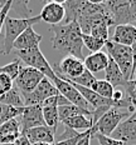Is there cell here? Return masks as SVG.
<instances>
[{
  "label": "cell",
  "mask_w": 136,
  "mask_h": 145,
  "mask_svg": "<svg viewBox=\"0 0 136 145\" xmlns=\"http://www.w3.org/2000/svg\"><path fill=\"white\" fill-rule=\"evenodd\" d=\"M52 33V45L54 49L66 53L69 56L83 61V40L81 28L76 22L69 24H59L50 25Z\"/></svg>",
  "instance_id": "6da1fadb"
},
{
  "label": "cell",
  "mask_w": 136,
  "mask_h": 145,
  "mask_svg": "<svg viewBox=\"0 0 136 145\" xmlns=\"http://www.w3.org/2000/svg\"><path fill=\"white\" fill-rule=\"evenodd\" d=\"M40 22L39 15L30 18H11L7 16L4 22V45L0 50V55H8L13 50V44L24 30Z\"/></svg>",
  "instance_id": "7a4b0ae2"
},
{
  "label": "cell",
  "mask_w": 136,
  "mask_h": 145,
  "mask_svg": "<svg viewBox=\"0 0 136 145\" xmlns=\"http://www.w3.org/2000/svg\"><path fill=\"white\" fill-rule=\"evenodd\" d=\"M110 14L112 26L136 23V0H113L105 1Z\"/></svg>",
  "instance_id": "3957f363"
},
{
  "label": "cell",
  "mask_w": 136,
  "mask_h": 145,
  "mask_svg": "<svg viewBox=\"0 0 136 145\" xmlns=\"http://www.w3.org/2000/svg\"><path fill=\"white\" fill-rule=\"evenodd\" d=\"M130 115H131V114H130L129 111H123V109L110 108L97 121L93 124L92 129H91L93 137H95V134L111 137V134H112L115 129L119 126V124L121 121H123L125 119H127Z\"/></svg>",
  "instance_id": "277c9868"
},
{
  "label": "cell",
  "mask_w": 136,
  "mask_h": 145,
  "mask_svg": "<svg viewBox=\"0 0 136 145\" xmlns=\"http://www.w3.org/2000/svg\"><path fill=\"white\" fill-rule=\"evenodd\" d=\"M15 54H17V56L19 58L20 61L24 63L27 66L40 71L52 83L56 80V74H54L53 68L48 63V60L45 59V56L43 55V53L40 51L39 48H34V49H30V50L15 51Z\"/></svg>",
  "instance_id": "5b68a950"
},
{
  "label": "cell",
  "mask_w": 136,
  "mask_h": 145,
  "mask_svg": "<svg viewBox=\"0 0 136 145\" xmlns=\"http://www.w3.org/2000/svg\"><path fill=\"white\" fill-rule=\"evenodd\" d=\"M105 48L107 49V55L116 63L119 69L122 72L126 80L131 79L132 71V51L130 46L116 44L111 40H107L105 44Z\"/></svg>",
  "instance_id": "8992f818"
},
{
  "label": "cell",
  "mask_w": 136,
  "mask_h": 145,
  "mask_svg": "<svg viewBox=\"0 0 136 145\" xmlns=\"http://www.w3.org/2000/svg\"><path fill=\"white\" fill-rule=\"evenodd\" d=\"M59 93L57 90V88L54 86V84L49 79L44 78L32 93L22 94V95L24 99V106H32V105H39L40 106L47 99L56 96Z\"/></svg>",
  "instance_id": "52a82bcc"
},
{
  "label": "cell",
  "mask_w": 136,
  "mask_h": 145,
  "mask_svg": "<svg viewBox=\"0 0 136 145\" xmlns=\"http://www.w3.org/2000/svg\"><path fill=\"white\" fill-rule=\"evenodd\" d=\"M44 75L40 71L35 70L29 66H23L18 74L17 79L14 80V86L19 90L22 94H28L32 93L38 84L44 79Z\"/></svg>",
  "instance_id": "ba28073f"
},
{
  "label": "cell",
  "mask_w": 136,
  "mask_h": 145,
  "mask_svg": "<svg viewBox=\"0 0 136 145\" xmlns=\"http://www.w3.org/2000/svg\"><path fill=\"white\" fill-rule=\"evenodd\" d=\"M54 74L58 78H64L68 80H73L76 78H78L80 75L83 74V71L86 70L83 61L73 58V56H64L60 60L59 64H56L52 66Z\"/></svg>",
  "instance_id": "9c48e42d"
},
{
  "label": "cell",
  "mask_w": 136,
  "mask_h": 145,
  "mask_svg": "<svg viewBox=\"0 0 136 145\" xmlns=\"http://www.w3.org/2000/svg\"><path fill=\"white\" fill-rule=\"evenodd\" d=\"M53 84H54V86L57 88V90H58L59 94L62 95L63 98L67 99L69 104L76 105V106L83 109V110L91 111V113L93 111L92 106H91L88 103L84 100V98L80 94V91L76 90L74 86H72L69 83H67V81H64L62 79H59L58 76H56V80L53 81Z\"/></svg>",
  "instance_id": "30bf717a"
},
{
  "label": "cell",
  "mask_w": 136,
  "mask_h": 145,
  "mask_svg": "<svg viewBox=\"0 0 136 145\" xmlns=\"http://www.w3.org/2000/svg\"><path fill=\"white\" fill-rule=\"evenodd\" d=\"M111 138L122 141L126 145L136 144V111L119 124L111 134Z\"/></svg>",
  "instance_id": "8fae6325"
},
{
  "label": "cell",
  "mask_w": 136,
  "mask_h": 145,
  "mask_svg": "<svg viewBox=\"0 0 136 145\" xmlns=\"http://www.w3.org/2000/svg\"><path fill=\"white\" fill-rule=\"evenodd\" d=\"M19 120H20V126H22V134L25 133L27 130H29V129L45 125L42 108L39 105L24 106L22 115L19 116Z\"/></svg>",
  "instance_id": "7c38bea8"
},
{
  "label": "cell",
  "mask_w": 136,
  "mask_h": 145,
  "mask_svg": "<svg viewBox=\"0 0 136 145\" xmlns=\"http://www.w3.org/2000/svg\"><path fill=\"white\" fill-rule=\"evenodd\" d=\"M66 10L63 1H48L43 7L39 18L40 22H44L49 25H59L64 20Z\"/></svg>",
  "instance_id": "4fadbf2b"
},
{
  "label": "cell",
  "mask_w": 136,
  "mask_h": 145,
  "mask_svg": "<svg viewBox=\"0 0 136 145\" xmlns=\"http://www.w3.org/2000/svg\"><path fill=\"white\" fill-rule=\"evenodd\" d=\"M42 39H43V36L38 34L33 29V26H30L27 30H24L22 34L17 38V40L13 44V49H15V51H22V50H30L34 49V48H39Z\"/></svg>",
  "instance_id": "5bb4252c"
},
{
  "label": "cell",
  "mask_w": 136,
  "mask_h": 145,
  "mask_svg": "<svg viewBox=\"0 0 136 145\" xmlns=\"http://www.w3.org/2000/svg\"><path fill=\"white\" fill-rule=\"evenodd\" d=\"M22 135L19 116L10 119L0 125V145L11 144Z\"/></svg>",
  "instance_id": "9a60e30c"
},
{
  "label": "cell",
  "mask_w": 136,
  "mask_h": 145,
  "mask_svg": "<svg viewBox=\"0 0 136 145\" xmlns=\"http://www.w3.org/2000/svg\"><path fill=\"white\" fill-rule=\"evenodd\" d=\"M108 40L120 45H125V46H131L136 41V28L131 24L115 26L111 39Z\"/></svg>",
  "instance_id": "2e32d148"
},
{
  "label": "cell",
  "mask_w": 136,
  "mask_h": 145,
  "mask_svg": "<svg viewBox=\"0 0 136 145\" xmlns=\"http://www.w3.org/2000/svg\"><path fill=\"white\" fill-rule=\"evenodd\" d=\"M56 130L54 129L48 128L47 125L38 126V128H33L23 133V135H25V138L29 140L30 144L34 143H47V144H54L56 143Z\"/></svg>",
  "instance_id": "e0dca14e"
},
{
  "label": "cell",
  "mask_w": 136,
  "mask_h": 145,
  "mask_svg": "<svg viewBox=\"0 0 136 145\" xmlns=\"http://www.w3.org/2000/svg\"><path fill=\"white\" fill-rule=\"evenodd\" d=\"M108 60L110 56L105 53V51H97V53H92L88 56H86L83 60V64L86 70H88L90 72H98L102 71L107 68L108 65Z\"/></svg>",
  "instance_id": "ac0fdd59"
},
{
  "label": "cell",
  "mask_w": 136,
  "mask_h": 145,
  "mask_svg": "<svg viewBox=\"0 0 136 145\" xmlns=\"http://www.w3.org/2000/svg\"><path fill=\"white\" fill-rule=\"evenodd\" d=\"M105 80L107 83H110L113 88H125L129 80L125 79V76L122 75V72L119 69V66L116 65V63L110 58L108 60V65L105 69Z\"/></svg>",
  "instance_id": "d6986e66"
},
{
  "label": "cell",
  "mask_w": 136,
  "mask_h": 145,
  "mask_svg": "<svg viewBox=\"0 0 136 145\" xmlns=\"http://www.w3.org/2000/svg\"><path fill=\"white\" fill-rule=\"evenodd\" d=\"M66 128H69V129H73V130L78 131V130H91L93 126V123L91 120L90 116H86V115H78V116H74V118H71V119H67L62 123Z\"/></svg>",
  "instance_id": "ffe728a7"
},
{
  "label": "cell",
  "mask_w": 136,
  "mask_h": 145,
  "mask_svg": "<svg viewBox=\"0 0 136 145\" xmlns=\"http://www.w3.org/2000/svg\"><path fill=\"white\" fill-rule=\"evenodd\" d=\"M92 113H91V111H87V110H83V109L76 106V105H72V104L63 105V106H58V118H59L60 123H63L64 120H67V119H71V118L78 116V115H86V116L91 118Z\"/></svg>",
  "instance_id": "44dd1931"
},
{
  "label": "cell",
  "mask_w": 136,
  "mask_h": 145,
  "mask_svg": "<svg viewBox=\"0 0 136 145\" xmlns=\"http://www.w3.org/2000/svg\"><path fill=\"white\" fill-rule=\"evenodd\" d=\"M0 103L14 108H24L23 95L15 86H13L8 93H5V94L0 96Z\"/></svg>",
  "instance_id": "7402d4cb"
},
{
  "label": "cell",
  "mask_w": 136,
  "mask_h": 145,
  "mask_svg": "<svg viewBox=\"0 0 136 145\" xmlns=\"http://www.w3.org/2000/svg\"><path fill=\"white\" fill-rule=\"evenodd\" d=\"M42 113H43L44 123L48 128L54 129L56 130L59 123L58 118V106L57 105H47V106L42 108Z\"/></svg>",
  "instance_id": "603a6c76"
},
{
  "label": "cell",
  "mask_w": 136,
  "mask_h": 145,
  "mask_svg": "<svg viewBox=\"0 0 136 145\" xmlns=\"http://www.w3.org/2000/svg\"><path fill=\"white\" fill-rule=\"evenodd\" d=\"M92 91H95L96 94L105 99H111L112 98V93L115 88L111 85L110 83H107L105 79H96V81L92 84V86L90 88Z\"/></svg>",
  "instance_id": "cb8c5ba5"
},
{
  "label": "cell",
  "mask_w": 136,
  "mask_h": 145,
  "mask_svg": "<svg viewBox=\"0 0 136 145\" xmlns=\"http://www.w3.org/2000/svg\"><path fill=\"white\" fill-rule=\"evenodd\" d=\"M23 109L24 108H14L0 103V125L10 119L20 116L23 113Z\"/></svg>",
  "instance_id": "d4e9b609"
},
{
  "label": "cell",
  "mask_w": 136,
  "mask_h": 145,
  "mask_svg": "<svg viewBox=\"0 0 136 145\" xmlns=\"http://www.w3.org/2000/svg\"><path fill=\"white\" fill-rule=\"evenodd\" d=\"M22 68H23L22 61H20L19 59H15V60H13V61L9 63V64H7V65L0 66V74L8 75V76L14 81L15 79H17L18 74H19V71H20V69Z\"/></svg>",
  "instance_id": "484cf974"
},
{
  "label": "cell",
  "mask_w": 136,
  "mask_h": 145,
  "mask_svg": "<svg viewBox=\"0 0 136 145\" xmlns=\"http://www.w3.org/2000/svg\"><path fill=\"white\" fill-rule=\"evenodd\" d=\"M82 40H83V46H86L91 51V54L101 51V49L106 44V41L100 40V39L95 38L92 35H88V34H82Z\"/></svg>",
  "instance_id": "4316f807"
},
{
  "label": "cell",
  "mask_w": 136,
  "mask_h": 145,
  "mask_svg": "<svg viewBox=\"0 0 136 145\" xmlns=\"http://www.w3.org/2000/svg\"><path fill=\"white\" fill-rule=\"evenodd\" d=\"M59 79H63V80H67V81H71L73 84H77L80 86H83V88H90L92 86V84L96 81V78L92 72H90L88 70H84L82 75H80L78 78H76L73 80H68V79H64V78H59Z\"/></svg>",
  "instance_id": "83f0119b"
},
{
  "label": "cell",
  "mask_w": 136,
  "mask_h": 145,
  "mask_svg": "<svg viewBox=\"0 0 136 145\" xmlns=\"http://www.w3.org/2000/svg\"><path fill=\"white\" fill-rule=\"evenodd\" d=\"M14 86V81L5 74H0V96L8 93Z\"/></svg>",
  "instance_id": "f1b7e54d"
},
{
  "label": "cell",
  "mask_w": 136,
  "mask_h": 145,
  "mask_svg": "<svg viewBox=\"0 0 136 145\" xmlns=\"http://www.w3.org/2000/svg\"><path fill=\"white\" fill-rule=\"evenodd\" d=\"M93 138H97L100 145H126L125 143H122L120 140L112 139L111 137H105V135H101V134H95Z\"/></svg>",
  "instance_id": "f546056e"
},
{
  "label": "cell",
  "mask_w": 136,
  "mask_h": 145,
  "mask_svg": "<svg viewBox=\"0 0 136 145\" xmlns=\"http://www.w3.org/2000/svg\"><path fill=\"white\" fill-rule=\"evenodd\" d=\"M11 5H13V1L9 0V1H5L4 5H3V9L0 11V33H1L3 28H4V22L7 19L8 14H9V10L11 9Z\"/></svg>",
  "instance_id": "4dcf8cb0"
},
{
  "label": "cell",
  "mask_w": 136,
  "mask_h": 145,
  "mask_svg": "<svg viewBox=\"0 0 136 145\" xmlns=\"http://www.w3.org/2000/svg\"><path fill=\"white\" fill-rule=\"evenodd\" d=\"M81 133L82 131H76V130H73V129H69V128H66L64 126V131L58 137V141H63V140H68V139L77 138Z\"/></svg>",
  "instance_id": "1f68e13d"
},
{
  "label": "cell",
  "mask_w": 136,
  "mask_h": 145,
  "mask_svg": "<svg viewBox=\"0 0 136 145\" xmlns=\"http://www.w3.org/2000/svg\"><path fill=\"white\" fill-rule=\"evenodd\" d=\"M88 131V130H86V131H82L80 135H78L77 138H73V139H68V140H63V141H57V143H54V145H76L78 143V140H80L81 138L83 137L86 133Z\"/></svg>",
  "instance_id": "d6a6232c"
},
{
  "label": "cell",
  "mask_w": 136,
  "mask_h": 145,
  "mask_svg": "<svg viewBox=\"0 0 136 145\" xmlns=\"http://www.w3.org/2000/svg\"><path fill=\"white\" fill-rule=\"evenodd\" d=\"M93 138V134H92V130H88L86 133V134L83 135L82 138L78 140V143L76 144V145H90L91 143V139Z\"/></svg>",
  "instance_id": "836d02e7"
},
{
  "label": "cell",
  "mask_w": 136,
  "mask_h": 145,
  "mask_svg": "<svg viewBox=\"0 0 136 145\" xmlns=\"http://www.w3.org/2000/svg\"><path fill=\"white\" fill-rule=\"evenodd\" d=\"M4 145H32L29 143V140L25 138V135H20L19 138L17 139V140L14 141V143H11V144H4Z\"/></svg>",
  "instance_id": "e575fe53"
},
{
  "label": "cell",
  "mask_w": 136,
  "mask_h": 145,
  "mask_svg": "<svg viewBox=\"0 0 136 145\" xmlns=\"http://www.w3.org/2000/svg\"><path fill=\"white\" fill-rule=\"evenodd\" d=\"M130 48H131V51H132V71H131V76H132V74H134V70H135V68H136V41ZM130 80H131V79H130Z\"/></svg>",
  "instance_id": "d590c367"
},
{
  "label": "cell",
  "mask_w": 136,
  "mask_h": 145,
  "mask_svg": "<svg viewBox=\"0 0 136 145\" xmlns=\"http://www.w3.org/2000/svg\"><path fill=\"white\" fill-rule=\"evenodd\" d=\"M131 80L136 81V68H135V70H134V74H132V76H131Z\"/></svg>",
  "instance_id": "8d00e7d4"
},
{
  "label": "cell",
  "mask_w": 136,
  "mask_h": 145,
  "mask_svg": "<svg viewBox=\"0 0 136 145\" xmlns=\"http://www.w3.org/2000/svg\"><path fill=\"white\" fill-rule=\"evenodd\" d=\"M32 145H54V144H47V143H34Z\"/></svg>",
  "instance_id": "74e56055"
},
{
  "label": "cell",
  "mask_w": 136,
  "mask_h": 145,
  "mask_svg": "<svg viewBox=\"0 0 136 145\" xmlns=\"http://www.w3.org/2000/svg\"><path fill=\"white\" fill-rule=\"evenodd\" d=\"M3 5H4V3H0V11H1V9H3Z\"/></svg>",
  "instance_id": "f35d334b"
},
{
  "label": "cell",
  "mask_w": 136,
  "mask_h": 145,
  "mask_svg": "<svg viewBox=\"0 0 136 145\" xmlns=\"http://www.w3.org/2000/svg\"><path fill=\"white\" fill-rule=\"evenodd\" d=\"M134 26H135V28H136V23H135V24H134Z\"/></svg>",
  "instance_id": "ab89813d"
}]
</instances>
